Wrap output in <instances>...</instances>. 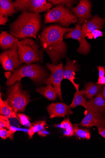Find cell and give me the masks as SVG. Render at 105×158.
<instances>
[{
	"mask_svg": "<svg viewBox=\"0 0 105 158\" xmlns=\"http://www.w3.org/2000/svg\"><path fill=\"white\" fill-rule=\"evenodd\" d=\"M105 22V19L101 18L98 15L95 16L91 19L85 20L82 26L83 34L85 35L96 30H101Z\"/></svg>",
	"mask_w": 105,
	"mask_h": 158,
	"instance_id": "16",
	"label": "cell"
},
{
	"mask_svg": "<svg viewBox=\"0 0 105 158\" xmlns=\"http://www.w3.org/2000/svg\"><path fill=\"white\" fill-rule=\"evenodd\" d=\"M0 136L4 139L8 137L11 140H13V135L10 131H7L4 128H0Z\"/></svg>",
	"mask_w": 105,
	"mask_h": 158,
	"instance_id": "28",
	"label": "cell"
},
{
	"mask_svg": "<svg viewBox=\"0 0 105 158\" xmlns=\"http://www.w3.org/2000/svg\"><path fill=\"white\" fill-rule=\"evenodd\" d=\"M1 92L0 97V114L7 118H17L16 114L8 103L7 100H3Z\"/></svg>",
	"mask_w": 105,
	"mask_h": 158,
	"instance_id": "19",
	"label": "cell"
},
{
	"mask_svg": "<svg viewBox=\"0 0 105 158\" xmlns=\"http://www.w3.org/2000/svg\"><path fill=\"white\" fill-rule=\"evenodd\" d=\"M46 67L50 71L49 75L46 81V84L52 85L55 89L58 97L62 101H63L62 96L61 84L64 79V68L62 62L57 65L49 63L46 64Z\"/></svg>",
	"mask_w": 105,
	"mask_h": 158,
	"instance_id": "8",
	"label": "cell"
},
{
	"mask_svg": "<svg viewBox=\"0 0 105 158\" xmlns=\"http://www.w3.org/2000/svg\"><path fill=\"white\" fill-rule=\"evenodd\" d=\"M46 68L40 63L21 65L12 73L6 84L8 86L11 85L17 82H21L22 79L25 77L29 78L37 84H46V81L50 74Z\"/></svg>",
	"mask_w": 105,
	"mask_h": 158,
	"instance_id": "3",
	"label": "cell"
},
{
	"mask_svg": "<svg viewBox=\"0 0 105 158\" xmlns=\"http://www.w3.org/2000/svg\"><path fill=\"white\" fill-rule=\"evenodd\" d=\"M73 28L62 27L59 24L44 27L38 36L41 49L50 57L52 64H58L66 57L68 48L64 36Z\"/></svg>",
	"mask_w": 105,
	"mask_h": 158,
	"instance_id": "1",
	"label": "cell"
},
{
	"mask_svg": "<svg viewBox=\"0 0 105 158\" xmlns=\"http://www.w3.org/2000/svg\"><path fill=\"white\" fill-rule=\"evenodd\" d=\"M86 110L103 115L105 114V100L102 93H99L94 98L86 102Z\"/></svg>",
	"mask_w": 105,
	"mask_h": 158,
	"instance_id": "14",
	"label": "cell"
},
{
	"mask_svg": "<svg viewBox=\"0 0 105 158\" xmlns=\"http://www.w3.org/2000/svg\"><path fill=\"white\" fill-rule=\"evenodd\" d=\"M61 123L64 125L65 130L63 132L64 136L70 137L74 135V127L69 118L65 119Z\"/></svg>",
	"mask_w": 105,
	"mask_h": 158,
	"instance_id": "26",
	"label": "cell"
},
{
	"mask_svg": "<svg viewBox=\"0 0 105 158\" xmlns=\"http://www.w3.org/2000/svg\"><path fill=\"white\" fill-rule=\"evenodd\" d=\"M19 39L8 33L2 31L0 34V47L3 51H6L18 47Z\"/></svg>",
	"mask_w": 105,
	"mask_h": 158,
	"instance_id": "17",
	"label": "cell"
},
{
	"mask_svg": "<svg viewBox=\"0 0 105 158\" xmlns=\"http://www.w3.org/2000/svg\"><path fill=\"white\" fill-rule=\"evenodd\" d=\"M92 6L91 1L81 0L77 7L73 8L71 11L78 18V24H83L85 20L93 18L91 13Z\"/></svg>",
	"mask_w": 105,
	"mask_h": 158,
	"instance_id": "11",
	"label": "cell"
},
{
	"mask_svg": "<svg viewBox=\"0 0 105 158\" xmlns=\"http://www.w3.org/2000/svg\"><path fill=\"white\" fill-rule=\"evenodd\" d=\"M47 109L51 119L56 117L65 118L66 115L73 114L70 106L63 103H52L48 106Z\"/></svg>",
	"mask_w": 105,
	"mask_h": 158,
	"instance_id": "12",
	"label": "cell"
},
{
	"mask_svg": "<svg viewBox=\"0 0 105 158\" xmlns=\"http://www.w3.org/2000/svg\"><path fill=\"white\" fill-rule=\"evenodd\" d=\"M86 115L81 121V127H105V118L98 113L87 111Z\"/></svg>",
	"mask_w": 105,
	"mask_h": 158,
	"instance_id": "13",
	"label": "cell"
},
{
	"mask_svg": "<svg viewBox=\"0 0 105 158\" xmlns=\"http://www.w3.org/2000/svg\"><path fill=\"white\" fill-rule=\"evenodd\" d=\"M8 87L6 98L9 104L16 114L24 112L26 106L32 101L30 96L23 89L21 82H17Z\"/></svg>",
	"mask_w": 105,
	"mask_h": 158,
	"instance_id": "5",
	"label": "cell"
},
{
	"mask_svg": "<svg viewBox=\"0 0 105 158\" xmlns=\"http://www.w3.org/2000/svg\"><path fill=\"white\" fill-rule=\"evenodd\" d=\"M18 48L5 51L0 54V62L4 69L13 73L21 65L18 54Z\"/></svg>",
	"mask_w": 105,
	"mask_h": 158,
	"instance_id": "9",
	"label": "cell"
},
{
	"mask_svg": "<svg viewBox=\"0 0 105 158\" xmlns=\"http://www.w3.org/2000/svg\"><path fill=\"white\" fill-rule=\"evenodd\" d=\"M50 134V133L45 129L38 132V134L39 135L42 137L46 136Z\"/></svg>",
	"mask_w": 105,
	"mask_h": 158,
	"instance_id": "34",
	"label": "cell"
},
{
	"mask_svg": "<svg viewBox=\"0 0 105 158\" xmlns=\"http://www.w3.org/2000/svg\"><path fill=\"white\" fill-rule=\"evenodd\" d=\"M99 71V77H101L105 76V68L102 66H99L97 67Z\"/></svg>",
	"mask_w": 105,
	"mask_h": 158,
	"instance_id": "33",
	"label": "cell"
},
{
	"mask_svg": "<svg viewBox=\"0 0 105 158\" xmlns=\"http://www.w3.org/2000/svg\"><path fill=\"white\" fill-rule=\"evenodd\" d=\"M98 133L105 138V127H98Z\"/></svg>",
	"mask_w": 105,
	"mask_h": 158,
	"instance_id": "35",
	"label": "cell"
},
{
	"mask_svg": "<svg viewBox=\"0 0 105 158\" xmlns=\"http://www.w3.org/2000/svg\"><path fill=\"white\" fill-rule=\"evenodd\" d=\"M47 2L54 6L62 5L65 7L71 10L73 6L77 3V1L73 0H48Z\"/></svg>",
	"mask_w": 105,
	"mask_h": 158,
	"instance_id": "23",
	"label": "cell"
},
{
	"mask_svg": "<svg viewBox=\"0 0 105 158\" xmlns=\"http://www.w3.org/2000/svg\"><path fill=\"white\" fill-rule=\"evenodd\" d=\"M85 36V37H87L89 39H92L93 38L96 39L98 37H102L103 36V33L99 30H96L91 33L86 34Z\"/></svg>",
	"mask_w": 105,
	"mask_h": 158,
	"instance_id": "29",
	"label": "cell"
},
{
	"mask_svg": "<svg viewBox=\"0 0 105 158\" xmlns=\"http://www.w3.org/2000/svg\"><path fill=\"white\" fill-rule=\"evenodd\" d=\"M42 26L39 14L23 11L10 24L9 33L19 40L27 37L36 39Z\"/></svg>",
	"mask_w": 105,
	"mask_h": 158,
	"instance_id": "2",
	"label": "cell"
},
{
	"mask_svg": "<svg viewBox=\"0 0 105 158\" xmlns=\"http://www.w3.org/2000/svg\"><path fill=\"white\" fill-rule=\"evenodd\" d=\"M7 128H8L9 130L11 132L12 135H13L14 132L17 131H23L25 132L28 133L29 131V129H24L21 128H19L15 127H13L11 125H10Z\"/></svg>",
	"mask_w": 105,
	"mask_h": 158,
	"instance_id": "31",
	"label": "cell"
},
{
	"mask_svg": "<svg viewBox=\"0 0 105 158\" xmlns=\"http://www.w3.org/2000/svg\"><path fill=\"white\" fill-rule=\"evenodd\" d=\"M79 71V67L77 63L76 60H73L67 59V63L64 68V79L70 81L74 86L77 91H79L80 84L74 82L76 79L75 76L76 75V72Z\"/></svg>",
	"mask_w": 105,
	"mask_h": 158,
	"instance_id": "15",
	"label": "cell"
},
{
	"mask_svg": "<svg viewBox=\"0 0 105 158\" xmlns=\"http://www.w3.org/2000/svg\"><path fill=\"white\" fill-rule=\"evenodd\" d=\"M36 91L51 101H55L57 98V92L53 86L51 84H47L46 87L38 88L36 89Z\"/></svg>",
	"mask_w": 105,
	"mask_h": 158,
	"instance_id": "21",
	"label": "cell"
},
{
	"mask_svg": "<svg viewBox=\"0 0 105 158\" xmlns=\"http://www.w3.org/2000/svg\"><path fill=\"white\" fill-rule=\"evenodd\" d=\"M12 0H1L0 1V14L8 17L12 16L18 11L14 6Z\"/></svg>",
	"mask_w": 105,
	"mask_h": 158,
	"instance_id": "18",
	"label": "cell"
},
{
	"mask_svg": "<svg viewBox=\"0 0 105 158\" xmlns=\"http://www.w3.org/2000/svg\"><path fill=\"white\" fill-rule=\"evenodd\" d=\"M13 4L18 12L26 11L38 14L48 11L52 6L46 0H16Z\"/></svg>",
	"mask_w": 105,
	"mask_h": 158,
	"instance_id": "7",
	"label": "cell"
},
{
	"mask_svg": "<svg viewBox=\"0 0 105 158\" xmlns=\"http://www.w3.org/2000/svg\"><path fill=\"white\" fill-rule=\"evenodd\" d=\"M44 24L57 23L62 27L67 28L79 22L78 18L71 10L62 5L49 10L44 15Z\"/></svg>",
	"mask_w": 105,
	"mask_h": 158,
	"instance_id": "6",
	"label": "cell"
},
{
	"mask_svg": "<svg viewBox=\"0 0 105 158\" xmlns=\"http://www.w3.org/2000/svg\"><path fill=\"white\" fill-rule=\"evenodd\" d=\"M84 89L80 91H77L74 94V98L71 104L69 106L71 108H74L78 106H81L86 109L87 100L84 96Z\"/></svg>",
	"mask_w": 105,
	"mask_h": 158,
	"instance_id": "22",
	"label": "cell"
},
{
	"mask_svg": "<svg viewBox=\"0 0 105 158\" xmlns=\"http://www.w3.org/2000/svg\"><path fill=\"white\" fill-rule=\"evenodd\" d=\"M63 38L73 39L78 40L80 46L76 51L80 54L86 55L91 50V45L87 41L85 36L83 34L82 27L80 24H75L74 29L66 34Z\"/></svg>",
	"mask_w": 105,
	"mask_h": 158,
	"instance_id": "10",
	"label": "cell"
},
{
	"mask_svg": "<svg viewBox=\"0 0 105 158\" xmlns=\"http://www.w3.org/2000/svg\"><path fill=\"white\" fill-rule=\"evenodd\" d=\"M10 125L8 118L2 115L0 116V128H7Z\"/></svg>",
	"mask_w": 105,
	"mask_h": 158,
	"instance_id": "30",
	"label": "cell"
},
{
	"mask_svg": "<svg viewBox=\"0 0 105 158\" xmlns=\"http://www.w3.org/2000/svg\"><path fill=\"white\" fill-rule=\"evenodd\" d=\"M55 127H56L61 128L63 129H65V127H64V125L62 123H61V124L55 125Z\"/></svg>",
	"mask_w": 105,
	"mask_h": 158,
	"instance_id": "37",
	"label": "cell"
},
{
	"mask_svg": "<svg viewBox=\"0 0 105 158\" xmlns=\"http://www.w3.org/2000/svg\"><path fill=\"white\" fill-rule=\"evenodd\" d=\"M18 54L21 65L34 63H42L43 62V52L37 43L29 38L19 41Z\"/></svg>",
	"mask_w": 105,
	"mask_h": 158,
	"instance_id": "4",
	"label": "cell"
},
{
	"mask_svg": "<svg viewBox=\"0 0 105 158\" xmlns=\"http://www.w3.org/2000/svg\"><path fill=\"white\" fill-rule=\"evenodd\" d=\"M98 85H105V76L99 77L98 81L96 83Z\"/></svg>",
	"mask_w": 105,
	"mask_h": 158,
	"instance_id": "36",
	"label": "cell"
},
{
	"mask_svg": "<svg viewBox=\"0 0 105 158\" xmlns=\"http://www.w3.org/2000/svg\"><path fill=\"white\" fill-rule=\"evenodd\" d=\"M74 134L75 135L80 138L89 139L91 138V134L88 130L80 128L78 125L74 126Z\"/></svg>",
	"mask_w": 105,
	"mask_h": 158,
	"instance_id": "25",
	"label": "cell"
},
{
	"mask_svg": "<svg viewBox=\"0 0 105 158\" xmlns=\"http://www.w3.org/2000/svg\"><path fill=\"white\" fill-rule=\"evenodd\" d=\"M9 21L8 16L0 14V25L5 26Z\"/></svg>",
	"mask_w": 105,
	"mask_h": 158,
	"instance_id": "32",
	"label": "cell"
},
{
	"mask_svg": "<svg viewBox=\"0 0 105 158\" xmlns=\"http://www.w3.org/2000/svg\"></svg>",
	"mask_w": 105,
	"mask_h": 158,
	"instance_id": "39",
	"label": "cell"
},
{
	"mask_svg": "<svg viewBox=\"0 0 105 158\" xmlns=\"http://www.w3.org/2000/svg\"><path fill=\"white\" fill-rule=\"evenodd\" d=\"M102 85H98L92 82L86 83L85 87V97L91 99L96 96L103 89Z\"/></svg>",
	"mask_w": 105,
	"mask_h": 158,
	"instance_id": "20",
	"label": "cell"
},
{
	"mask_svg": "<svg viewBox=\"0 0 105 158\" xmlns=\"http://www.w3.org/2000/svg\"><path fill=\"white\" fill-rule=\"evenodd\" d=\"M102 93L104 98L105 99V85H104L103 88V91Z\"/></svg>",
	"mask_w": 105,
	"mask_h": 158,
	"instance_id": "38",
	"label": "cell"
},
{
	"mask_svg": "<svg viewBox=\"0 0 105 158\" xmlns=\"http://www.w3.org/2000/svg\"><path fill=\"white\" fill-rule=\"evenodd\" d=\"M47 125L46 121H41L35 123L33 126L30 127L28 132L27 133L29 136V139L31 138L34 134L44 129L45 126Z\"/></svg>",
	"mask_w": 105,
	"mask_h": 158,
	"instance_id": "24",
	"label": "cell"
},
{
	"mask_svg": "<svg viewBox=\"0 0 105 158\" xmlns=\"http://www.w3.org/2000/svg\"><path fill=\"white\" fill-rule=\"evenodd\" d=\"M17 118L23 125L28 127H30L32 125L30 122L29 117L25 114L18 113L17 115Z\"/></svg>",
	"mask_w": 105,
	"mask_h": 158,
	"instance_id": "27",
	"label": "cell"
}]
</instances>
